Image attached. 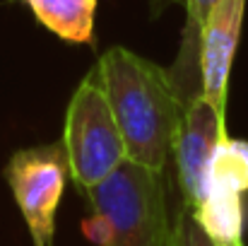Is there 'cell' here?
Wrapping results in <instances>:
<instances>
[{
	"instance_id": "obj_5",
	"label": "cell",
	"mask_w": 248,
	"mask_h": 246,
	"mask_svg": "<svg viewBox=\"0 0 248 246\" xmlns=\"http://www.w3.org/2000/svg\"><path fill=\"white\" fill-rule=\"evenodd\" d=\"M224 138V111L217 104H212L202 92L190 97L186 101L183 118L171 150L186 208L193 210L202 203L210 183V169Z\"/></svg>"
},
{
	"instance_id": "obj_7",
	"label": "cell",
	"mask_w": 248,
	"mask_h": 246,
	"mask_svg": "<svg viewBox=\"0 0 248 246\" xmlns=\"http://www.w3.org/2000/svg\"><path fill=\"white\" fill-rule=\"evenodd\" d=\"M244 196L236 183L210 176L207 193L198 208H188L202 232L219 246H244Z\"/></svg>"
},
{
	"instance_id": "obj_11",
	"label": "cell",
	"mask_w": 248,
	"mask_h": 246,
	"mask_svg": "<svg viewBox=\"0 0 248 246\" xmlns=\"http://www.w3.org/2000/svg\"><path fill=\"white\" fill-rule=\"evenodd\" d=\"M171 246H176V237H173V244H171Z\"/></svg>"
},
{
	"instance_id": "obj_3",
	"label": "cell",
	"mask_w": 248,
	"mask_h": 246,
	"mask_svg": "<svg viewBox=\"0 0 248 246\" xmlns=\"http://www.w3.org/2000/svg\"><path fill=\"white\" fill-rule=\"evenodd\" d=\"M63 148L70 176L82 191L106 181L128 160L121 128L96 73L84 78L68 104Z\"/></svg>"
},
{
	"instance_id": "obj_10",
	"label": "cell",
	"mask_w": 248,
	"mask_h": 246,
	"mask_svg": "<svg viewBox=\"0 0 248 246\" xmlns=\"http://www.w3.org/2000/svg\"><path fill=\"white\" fill-rule=\"evenodd\" d=\"M173 237H176V246H219L202 232V227L195 222L193 213L186 205L181 208L173 222Z\"/></svg>"
},
{
	"instance_id": "obj_1",
	"label": "cell",
	"mask_w": 248,
	"mask_h": 246,
	"mask_svg": "<svg viewBox=\"0 0 248 246\" xmlns=\"http://www.w3.org/2000/svg\"><path fill=\"white\" fill-rule=\"evenodd\" d=\"M94 73L106 89L128 160L164 171L186 109L173 78L125 46L108 49Z\"/></svg>"
},
{
	"instance_id": "obj_4",
	"label": "cell",
	"mask_w": 248,
	"mask_h": 246,
	"mask_svg": "<svg viewBox=\"0 0 248 246\" xmlns=\"http://www.w3.org/2000/svg\"><path fill=\"white\" fill-rule=\"evenodd\" d=\"M70 164L63 143L24 148L5 166L7 186L29 227L34 246H53L56 213L63 200Z\"/></svg>"
},
{
	"instance_id": "obj_8",
	"label": "cell",
	"mask_w": 248,
	"mask_h": 246,
	"mask_svg": "<svg viewBox=\"0 0 248 246\" xmlns=\"http://www.w3.org/2000/svg\"><path fill=\"white\" fill-rule=\"evenodd\" d=\"M39 24L68 44H92L96 0H27Z\"/></svg>"
},
{
	"instance_id": "obj_6",
	"label": "cell",
	"mask_w": 248,
	"mask_h": 246,
	"mask_svg": "<svg viewBox=\"0 0 248 246\" xmlns=\"http://www.w3.org/2000/svg\"><path fill=\"white\" fill-rule=\"evenodd\" d=\"M246 0H219L200 32V92L227 109L229 75L241 36Z\"/></svg>"
},
{
	"instance_id": "obj_2",
	"label": "cell",
	"mask_w": 248,
	"mask_h": 246,
	"mask_svg": "<svg viewBox=\"0 0 248 246\" xmlns=\"http://www.w3.org/2000/svg\"><path fill=\"white\" fill-rule=\"evenodd\" d=\"M162 174L125 160L106 181L84 191L92 208L87 237L99 246L173 244Z\"/></svg>"
},
{
	"instance_id": "obj_9",
	"label": "cell",
	"mask_w": 248,
	"mask_h": 246,
	"mask_svg": "<svg viewBox=\"0 0 248 246\" xmlns=\"http://www.w3.org/2000/svg\"><path fill=\"white\" fill-rule=\"evenodd\" d=\"M219 0H186V41H183V51H181V66H186L188 61L195 66L198 63V70H200V32H202V24L205 19L210 17L212 7L217 5Z\"/></svg>"
}]
</instances>
